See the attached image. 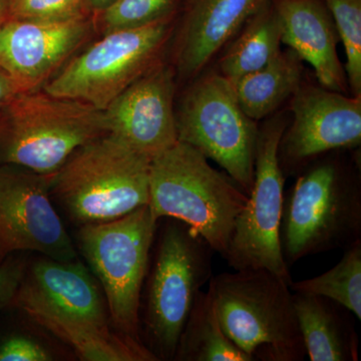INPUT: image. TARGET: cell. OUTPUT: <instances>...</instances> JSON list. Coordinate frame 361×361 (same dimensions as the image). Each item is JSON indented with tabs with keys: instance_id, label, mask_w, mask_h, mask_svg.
Wrapping results in <instances>:
<instances>
[{
	"instance_id": "obj_29",
	"label": "cell",
	"mask_w": 361,
	"mask_h": 361,
	"mask_svg": "<svg viewBox=\"0 0 361 361\" xmlns=\"http://www.w3.org/2000/svg\"><path fill=\"white\" fill-rule=\"evenodd\" d=\"M20 85L4 68H0V109L21 94Z\"/></svg>"
},
{
	"instance_id": "obj_5",
	"label": "cell",
	"mask_w": 361,
	"mask_h": 361,
	"mask_svg": "<svg viewBox=\"0 0 361 361\" xmlns=\"http://www.w3.org/2000/svg\"><path fill=\"white\" fill-rule=\"evenodd\" d=\"M106 134L104 111L42 89L0 109V158L39 175H54L75 149Z\"/></svg>"
},
{
	"instance_id": "obj_26",
	"label": "cell",
	"mask_w": 361,
	"mask_h": 361,
	"mask_svg": "<svg viewBox=\"0 0 361 361\" xmlns=\"http://www.w3.org/2000/svg\"><path fill=\"white\" fill-rule=\"evenodd\" d=\"M84 0H8L6 18L63 23L90 16Z\"/></svg>"
},
{
	"instance_id": "obj_15",
	"label": "cell",
	"mask_w": 361,
	"mask_h": 361,
	"mask_svg": "<svg viewBox=\"0 0 361 361\" xmlns=\"http://www.w3.org/2000/svg\"><path fill=\"white\" fill-rule=\"evenodd\" d=\"M267 0H187L168 61L178 92L214 66L247 20Z\"/></svg>"
},
{
	"instance_id": "obj_14",
	"label": "cell",
	"mask_w": 361,
	"mask_h": 361,
	"mask_svg": "<svg viewBox=\"0 0 361 361\" xmlns=\"http://www.w3.org/2000/svg\"><path fill=\"white\" fill-rule=\"evenodd\" d=\"M177 94L175 71L166 59L106 106L109 133L152 160L178 142Z\"/></svg>"
},
{
	"instance_id": "obj_16",
	"label": "cell",
	"mask_w": 361,
	"mask_h": 361,
	"mask_svg": "<svg viewBox=\"0 0 361 361\" xmlns=\"http://www.w3.org/2000/svg\"><path fill=\"white\" fill-rule=\"evenodd\" d=\"M282 23V44L310 63L318 84L349 94L345 68L337 54L341 42L324 0H272Z\"/></svg>"
},
{
	"instance_id": "obj_4",
	"label": "cell",
	"mask_w": 361,
	"mask_h": 361,
	"mask_svg": "<svg viewBox=\"0 0 361 361\" xmlns=\"http://www.w3.org/2000/svg\"><path fill=\"white\" fill-rule=\"evenodd\" d=\"M151 161L109 133L75 149L51 187L73 220L109 222L148 205Z\"/></svg>"
},
{
	"instance_id": "obj_13",
	"label": "cell",
	"mask_w": 361,
	"mask_h": 361,
	"mask_svg": "<svg viewBox=\"0 0 361 361\" xmlns=\"http://www.w3.org/2000/svg\"><path fill=\"white\" fill-rule=\"evenodd\" d=\"M96 35L92 16L63 23H0V68L23 92L42 90Z\"/></svg>"
},
{
	"instance_id": "obj_1",
	"label": "cell",
	"mask_w": 361,
	"mask_h": 361,
	"mask_svg": "<svg viewBox=\"0 0 361 361\" xmlns=\"http://www.w3.org/2000/svg\"><path fill=\"white\" fill-rule=\"evenodd\" d=\"M336 152L311 163L284 192L280 243L288 266L361 239L360 175Z\"/></svg>"
},
{
	"instance_id": "obj_12",
	"label": "cell",
	"mask_w": 361,
	"mask_h": 361,
	"mask_svg": "<svg viewBox=\"0 0 361 361\" xmlns=\"http://www.w3.org/2000/svg\"><path fill=\"white\" fill-rule=\"evenodd\" d=\"M51 176L0 170V263L16 251L75 261L73 242L49 199Z\"/></svg>"
},
{
	"instance_id": "obj_18",
	"label": "cell",
	"mask_w": 361,
	"mask_h": 361,
	"mask_svg": "<svg viewBox=\"0 0 361 361\" xmlns=\"http://www.w3.org/2000/svg\"><path fill=\"white\" fill-rule=\"evenodd\" d=\"M25 284L54 310L111 336L103 298L80 263L39 261L32 266Z\"/></svg>"
},
{
	"instance_id": "obj_19",
	"label": "cell",
	"mask_w": 361,
	"mask_h": 361,
	"mask_svg": "<svg viewBox=\"0 0 361 361\" xmlns=\"http://www.w3.org/2000/svg\"><path fill=\"white\" fill-rule=\"evenodd\" d=\"M293 304L311 361L358 360V337L350 311L325 297L299 292L293 293Z\"/></svg>"
},
{
	"instance_id": "obj_17",
	"label": "cell",
	"mask_w": 361,
	"mask_h": 361,
	"mask_svg": "<svg viewBox=\"0 0 361 361\" xmlns=\"http://www.w3.org/2000/svg\"><path fill=\"white\" fill-rule=\"evenodd\" d=\"M14 301L30 319L70 344L82 360H158L144 344L120 334L106 336L87 323L54 310L23 282Z\"/></svg>"
},
{
	"instance_id": "obj_30",
	"label": "cell",
	"mask_w": 361,
	"mask_h": 361,
	"mask_svg": "<svg viewBox=\"0 0 361 361\" xmlns=\"http://www.w3.org/2000/svg\"><path fill=\"white\" fill-rule=\"evenodd\" d=\"M116 1V0H84V4L87 13L94 16L113 6Z\"/></svg>"
},
{
	"instance_id": "obj_22",
	"label": "cell",
	"mask_w": 361,
	"mask_h": 361,
	"mask_svg": "<svg viewBox=\"0 0 361 361\" xmlns=\"http://www.w3.org/2000/svg\"><path fill=\"white\" fill-rule=\"evenodd\" d=\"M174 360L253 361L224 334L211 291H200L180 334Z\"/></svg>"
},
{
	"instance_id": "obj_21",
	"label": "cell",
	"mask_w": 361,
	"mask_h": 361,
	"mask_svg": "<svg viewBox=\"0 0 361 361\" xmlns=\"http://www.w3.org/2000/svg\"><path fill=\"white\" fill-rule=\"evenodd\" d=\"M303 63L288 47L264 68L231 82L244 113L259 122L280 111L303 80Z\"/></svg>"
},
{
	"instance_id": "obj_23",
	"label": "cell",
	"mask_w": 361,
	"mask_h": 361,
	"mask_svg": "<svg viewBox=\"0 0 361 361\" xmlns=\"http://www.w3.org/2000/svg\"><path fill=\"white\" fill-rule=\"evenodd\" d=\"M290 289L334 300L361 319V239L346 247L334 268L319 276L292 281Z\"/></svg>"
},
{
	"instance_id": "obj_27",
	"label": "cell",
	"mask_w": 361,
	"mask_h": 361,
	"mask_svg": "<svg viewBox=\"0 0 361 361\" xmlns=\"http://www.w3.org/2000/svg\"><path fill=\"white\" fill-rule=\"evenodd\" d=\"M51 355L37 342L14 336L0 345V361H49Z\"/></svg>"
},
{
	"instance_id": "obj_28",
	"label": "cell",
	"mask_w": 361,
	"mask_h": 361,
	"mask_svg": "<svg viewBox=\"0 0 361 361\" xmlns=\"http://www.w3.org/2000/svg\"><path fill=\"white\" fill-rule=\"evenodd\" d=\"M25 276L23 263L8 260L0 263V310L13 302Z\"/></svg>"
},
{
	"instance_id": "obj_6",
	"label": "cell",
	"mask_w": 361,
	"mask_h": 361,
	"mask_svg": "<svg viewBox=\"0 0 361 361\" xmlns=\"http://www.w3.org/2000/svg\"><path fill=\"white\" fill-rule=\"evenodd\" d=\"M179 16L101 35L73 56L42 90L106 110L129 85L168 59Z\"/></svg>"
},
{
	"instance_id": "obj_25",
	"label": "cell",
	"mask_w": 361,
	"mask_h": 361,
	"mask_svg": "<svg viewBox=\"0 0 361 361\" xmlns=\"http://www.w3.org/2000/svg\"><path fill=\"white\" fill-rule=\"evenodd\" d=\"M345 51L349 94L361 97V0H324Z\"/></svg>"
},
{
	"instance_id": "obj_8",
	"label": "cell",
	"mask_w": 361,
	"mask_h": 361,
	"mask_svg": "<svg viewBox=\"0 0 361 361\" xmlns=\"http://www.w3.org/2000/svg\"><path fill=\"white\" fill-rule=\"evenodd\" d=\"M157 223L145 205L118 219L84 224L78 234L80 250L101 281L116 329L139 343L142 288Z\"/></svg>"
},
{
	"instance_id": "obj_20",
	"label": "cell",
	"mask_w": 361,
	"mask_h": 361,
	"mask_svg": "<svg viewBox=\"0 0 361 361\" xmlns=\"http://www.w3.org/2000/svg\"><path fill=\"white\" fill-rule=\"evenodd\" d=\"M282 23L267 0L242 26L214 66L231 82L261 70L281 51Z\"/></svg>"
},
{
	"instance_id": "obj_10",
	"label": "cell",
	"mask_w": 361,
	"mask_h": 361,
	"mask_svg": "<svg viewBox=\"0 0 361 361\" xmlns=\"http://www.w3.org/2000/svg\"><path fill=\"white\" fill-rule=\"evenodd\" d=\"M290 115L284 110L259 125L253 187L235 221L224 258L234 270L265 269L292 283L280 243L285 176L278 147Z\"/></svg>"
},
{
	"instance_id": "obj_7",
	"label": "cell",
	"mask_w": 361,
	"mask_h": 361,
	"mask_svg": "<svg viewBox=\"0 0 361 361\" xmlns=\"http://www.w3.org/2000/svg\"><path fill=\"white\" fill-rule=\"evenodd\" d=\"M175 113L178 141L217 163L249 196L259 123L242 110L231 82L211 66L178 92Z\"/></svg>"
},
{
	"instance_id": "obj_3",
	"label": "cell",
	"mask_w": 361,
	"mask_h": 361,
	"mask_svg": "<svg viewBox=\"0 0 361 361\" xmlns=\"http://www.w3.org/2000/svg\"><path fill=\"white\" fill-rule=\"evenodd\" d=\"M208 289L226 336L253 361L304 360L288 282L265 269L235 270L212 276Z\"/></svg>"
},
{
	"instance_id": "obj_24",
	"label": "cell",
	"mask_w": 361,
	"mask_h": 361,
	"mask_svg": "<svg viewBox=\"0 0 361 361\" xmlns=\"http://www.w3.org/2000/svg\"><path fill=\"white\" fill-rule=\"evenodd\" d=\"M187 0H116L113 6L94 18L96 35L140 27L179 16Z\"/></svg>"
},
{
	"instance_id": "obj_11",
	"label": "cell",
	"mask_w": 361,
	"mask_h": 361,
	"mask_svg": "<svg viewBox=\"0 0 361 361\" xmlns=\"http://www.w3.org/2000/svg\"><path fill=\"white\" fill-rule=\"evenodd\" d=\"M289 111L290 121L278 147L285 177L300 174L331 152L360 148L361 97L325 89L304 77Z\"/></svg>"
},
{
	"instance_id": "obj_9",
	"label": "cell",
	"mask_w": 361,
	"mask_h": 361,
	"mask_svg": "<svg viewBox=\"0 0 361 361\" xmlns=\"http://www.w3.org/2000/svg\"><path fill=\"white\" fill-rule=\"evenodd\" d=\"M215 251L185 223L161 235L147 296L146 322L152 353L174 358L180 334L197 295L213 276Z\"/></svg>"
},
{
	"instance_id": "obj_2",
	"label": "cell",
	"mask_w": 361,
	"mask_h": 361,
	"mask_svg": "<svg viewBox=\"0 0 361 361\" xmlns=\"http://www.w3.org/2000/svg\"><path fill=\"white\" fill-rule=\"evenodd\" d=\"M247 201L230 176L186 142L178 141L152 159L148 205L153 217L185 223L223 257Z\"/></svg>"
},
{
	"instance_id": "obj_31",
	"label": "cell",
	"mask_w": 361,
	"mask_h": 361,
	"mask_svg": "<svg viewBox=\"0 0 361 361\" xmlns=\"http://www.w3.org/2000/svg\"><path fill=\"white\" fill-rule=\"evenodd\" d=\"M7 2L8 0H0V23L6 20Z\"/></svg>"
}]
</instances>
